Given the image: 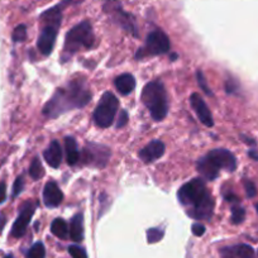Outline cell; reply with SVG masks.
<instances>
[{"label":"cell","mask_w":258,"mask_h":258,"mask_svg":"<svg viewBox=\"0 0 258 258\" xmlns=\"http://www.w3.org/2000/svg\"><path fill=\"white\" fill-rule=\"evenodd\" d=\"M91 100V93L84 80H72L66 89H57L43 108V114L56 118L75 108H82Z\"/></svg>","instance_id":"obj_1"},{"label":"cell","mask_w":258,"mask_h":258,"mask_svg":"<svg viewBox=\"0 0 258 258\" xmlns=\"http://www.w3.org/2000/svg\"><path fill=\"white\" fill-rule=\"evenodd\" d=\"M179 200L189 208L188 214L197 220H210L214 211V199L201 179H194L180 188Z\"/></svg>","instance_id":"obj_2"},{"label":"cell","mask_w":258,"mask_h":258,"mask_svg":"<svg viewBox=\"0 0 258 258\" xmlns=\"http://www.w3.org/2000/svg\"><path fill=\"white\" fill-rule=\"evenodd\" d=\"M141 99L155 121H162L168 113L167 94L164 86L160 81H152L147 84L142 90Z\"/></svg>","instance_id":"obj_3"},{"label":"cell","mask_w":258,"mask_h":258,"mask_svg":"<svg viewBox=\"0 0 258 258\" xmlns=\"http://www.w3.org/2000/svg\"><path fill=\"white\" fill-rule=\"evenodd\" d=\"M94 42L95 37L90 22L84 21L73 27L72 30L66 34L64 51L67 55H72V53L77 52L80 48L89 50L94 46Z\"/></svg>","instance_id":"obj_4"},{"label":"cell","mask_w":258,"mask_h":258,"mask_svg":"<svg viewBox=\"0 0 258 258\" xmlns=\"http://www.w3.org/2000/svg\"><path fill=\"white\" fill-rule=\"evenodd\" d=\"M119 109V100L112 93H105L94 110V121L100 128H108L113 124Z\"/></svg>","instance_id":"obj_5"},{"label":"cell","mask_w":258,"mask_h":258,"mask_svg":"<svg viewBox=\"0 0 258 258\" xmlns=\"http://www.w3.org/2000/svg\"><path fill=\"white\" fill-rule=\"evenodd\" d=\"M170 51V39L162 31H153L147 35L146 43L138 51L135 59L142 60L146 56H157Z\"/></svg>","instance_id":"obj_6"},{"label":"cell","mask_w":258,"mask_h":258,"mask_svg":"<svg viewBox=\"0 0 258 258\" xmlns=\"http://www.w3.org/2000/svg\"><path fill=\"white\" fill-rule=\"evenodd\" d=\"M104 12L110 15L113 21L119 24L123 30L137 37V28H135V23L133 21L132 15L124 12L119 0H106L104 4Z\"/></svg>","instance_id":"obj_7"},{"label":"cell","mask_w":258,"mask_h":258,"mask_svg":"<svg viewBox=\"0 0 258 258\" xmlns=\"http://www.w3.org/2000/svg\"><path fill=\"white\" fill-rule=\"evenodd\" d=\"M110 157V151L108 147L101 144L89 143L84 147L82 153L80 155V161L84 164H90L95 167H104L108 163Z\"/></svg>","instance_id":"obj_8"},{"label":"cell","mask_w":258,"mask_h":258,"mask_svg":"<svg viewBox=\"0 0 258 258\" xmlns=\"http://www.w3.org/2000/svg\"><path fill=\"white\" fill-rule=\"evenodd\" d=\"M205 159L217 171L224 168V170L232 172L237 168V160H235L234 155L224 148H215V150L210 151L205 156Z\"/></svg>","instance_id":"obj_9"},{"label":"cell","mask_w":258,"mask_h":258,"mask_svg":"<svg viewBox=\"0 0 258 258\" xmlns=\"http://www.w3.org/2000/svg\"><path fill=\"white\" fill-rule=\"evenodd\" d=\"M35 206L37 205L33 204V202H26V204L22 206L21 213H19L17 220H15L14 224H13V228H12L13 237L15 238L23 237L27 228H28V224L31 223V219H32L33 214H34Z\"/></svg>","instance_id":"obj_10"},{"label":"cell","mask_w":258,"mask_h":258,"mask_svg":"<svg viewBox=\"0 0 258 258\" xmlns=\"http://www.w3.org/2000/svg\"><path fill=\"white\" fill-rule=\"evenodd\" d=\"M57 32H59V28L53 26H44L43 30H42L41 34H39L38 42H37V46H38V50L42 55L44 56H48L53 50V46L56 43V37Z\"/></svg>","instance_id":"obj_11"},{"label":"cell","mask_w":258,"mask_h":258,"mask_svg":"<svg viewBox=\"0 0 258 258\" xmlns=\"http://www.w3.org/2000/svg\"><path fill=\"white\" fill-rule=\"evenodd\" d=\"M190 103L193 109L195 110V113H196L197 118H199L200 122L204 126L209 127V128L214 126V121H213V115H211L210 109L208 108L206 103L202 100V97L199 94L194 93L190 97Z\"/></svg>","instance_id":"obj_12"},{"label":"cell","mask_w":258,"mask_h":258,"mask_svg":"<svg viewBox=\"0 0 258 258\" xmlns=\"http://www.w3.org/2000/svg\"><path fill=\"white\" fill-rule=\"evenodd\" d=\"M64 200V194L55 181H48L43 189V201L48 208H56Z\"/></svg>","instance_id":"obj_13"},{"label":"cell","mask_w":258,"mask_h":258,"mask_svg":"<svg viewBox=\"0 0 258 258\" xmlns=\"http://www.w3.org/2000/svg\"><path fill=\"white\" fill-rule=\"evenodd\" d=\"M164 153V144L159 139L151 142L150 144H147L143 150L139 151V159L146 163H151V162L156 161V160L161 159Z\"/></svg>","instance_id":"obj_14"},{"label":"cell","mask_w":258,"mask_h":258,"mask_svg":"<svg viewBox=\"0 0 258 258\" xmlns=\"http://www.w3.org/2000/svg\"><path fill=\"white\" fill-rule=\"evenodd\" d=\"M222 258H256L255 251L248 244H235L220 250Z\"/></svg>","instance_id":"obj_15"},{"label":"cell","mask_w":258,"mask_h":258,"mask_svg":"<svg viewBox=\"0 0 258 258\" xmlns=\"http://www.w3.org/2000/svg\"><path fill=\"white\" fill-rule=\"evenodd\" d=\"M44 160L50 164L51 167L57 168L62 162V148L60 146L59 141H52L48 146V148L43 153Z\"/></svg>","instance_id":"obj_16"},{"label":"cell","mask_w":258,"mask_h":258,"mask_svg":"<svg viewBox=\"0 0 258 258\" xmlns=\"http://www.w3.org/2000/svg\"><path fill=\"white\" fill-rule=\"evenodd\" d=\"M115 88L121 94L127 95L129 93H132L135 88V79L130 75V73H123L115 79Z\"/></svg>","instance_id":"obj_17"},{"label":"cell","mask_w":258,"mask_h":258,"mask_svg":"<svg viewBox=\"0 0 258 258\" xmlns=\"http://www.w3.org/2000/svg\"><path fill=\"white\" fill-rule=\"evenodd\" d=\"M64 152H66V161L71 166L76 164L80 161L79 148H77L76 141L72 137L64 138Z\"/></svg>","instance_id":"obj_18"},{"label":"cell","mask_w":258,"mask_h":258,"mask_svg":"<svg viewBox=\"0 0 258 258\" xmlns=\"http://www.w3.org/2000/svg\"><path fill=\"white\" fill-rule=\"evenodd\" d=\"M70 237L73 242H81L84 238V217L82 214H76L70 223Z\"/></svg>","instance_id":"obj_19"},{"label":"cell","mask_w":258,"mask_h":258,"mask_svg":"<svg viewBox=\"0 0 258 258\" xmlns=\"http://www.w3.org/2000/svg\"><path fill=\"white\" fill-rule=\"evenodd\" d=\"M196 168L206 180L217 179L218 173H219V171H217L215 168H213V166L209 163L208 160H206L205 157H202V159H200L199 161L196 162Z\"/></svg>","instance_id":"obj_20"},{"label":"cell","mask_w":258,"mask_h":258,"mask_svg":"<svg viewBox=\"0 0 258 258\" xmlns=\"http://www.w3.org/2000/svg\"><path fill=\"white\" fill-rule=\"evenodd\" d=\"M51 230L56 237L61 238V239H66L68 237V226L61 218H57L51 224Z\"/></svg>","instance_id":"obj_21"},{"label":"cell","mask_w":258,"mask_h":258,"mask_svg":"<svg viewBox=\"0 0 258 258\" xmlns=\"http://www.w3.org/2000/svg\"><path fill=\"white\" fill-rule=\"evenodd\" d=\"M30 175L33 180H39L44 175V170L38 159H34L30 166Z\"/></svg>","instance_id":"obj_22"},{"label":"cell","mask_w":258,"mask_h":258,"mask_svg":"<svg viewBox=\"0 0 258 258\" xmlns=\"http://www.w3.org/2000/svg\"><path fill=\"white\" fill-rule=\"evenodd\" d=\"M46 257V250L43 243L37 242L31 247V250L27 253V258H44Z\"/></svg>","instance_id":"obj_23"},{"label":"cell","mask_w":258,"mask_h":258,"mask_svg":"<svg viewBox=\"0 0 258 258\" xmlns=\"http://www.w3.org/2000/svg\"><path fill=\"white\" fill-rule=\"evenodd\" d=\"M163 237V230L160 228H152L148 229V232H147V241L148 243H157L160 242Z\"/></svg>","instance_id":"obj_24"},{"label":"cell","mask_w":258,"mask_h":258,"mask_svg":"<svg viewBox=\"0 0 258 258\" xmlns=\"http://www.w3.org/2000/svg\"><path fill=\"white\" fill-rule=\"evenodd\" d=\"M246 218V210L242 206H233L232 209V222L233 224H241Z\"/></svg>","instance_id":"obj_25"},{"label":"cell","mask_w":258,"mask_h":258,"mask_svg":"<svg viewBox=\"0 0 258 258\" xmlns=\"http://www.w3.org/2000/svg\"><path fill=\"white\" fill-rule=\"evenodd\" d=\"M27 38V28L24 24L18 26L13 32V41L14 42H23Z\"/></svg>","instance_id":"obj_26"},{"label":"cell","mask_w":258,"mask_h":258,"mask_svg":"<svg viewBox=\"0 0 258 258\" xmlns=\"http://www.w3.org/2000/svg\"><path fill=\"white\" fill-rule=\"evenodd\" d=\"M68 253L72 258H88L86 251L80 246H70L68 247Z\"/></svg>","instance_id":"obj_27"},{"label":"cell","mask_w":258,"mask_h":258,"mask_svg":"<svg viewBox=\"0 0 258 258\" xmlns=\"http://www.w3.org/2000/svg\"><path fill=\"white\" fill-rule=\"evenodd\" d=\"M23 188H24L23 176L17 177V180H15V182H14V185H13V196L17 197L18 195L22 193Z\"/></svg>","instance_id":"obj_28"},{"label":"cell","mask_w":258,"mask_h":258,"mask_svg":"<svg viewBox=\"0 0 258 258\" xmlns=\"http://www.w3.org/2000/svg\"><path fill=\"white\" fill-rule=\"evenodd\" d=\"M244 188H246V193L248 197H253L257 195V189H256V185L252 181H250V180L244 181Z\"/></svg>","instance_id":"obj_29"},{"label":"cell","mask_w":258,"mask_h":258,"mask_svg":"<svg viewBox=\"0 0 258 258\" xmlns=\"http://www.w3.org/2000/svg\"><path fill=\"white\" fill-rule=\"evenodd\" d=\"M196 77H197V82H199L200 88H201L202 90L205 91V93H206V94H208V95H211V91L209 90V86H208V84H206L205 77H204V75H202L201 71H197V72H196Z\"/></svg>","instance_id":"obj_30"},{"label":"cell","mask_w":258,"mask_h":258,"mask_svg":"<svg viewBox=\"0 0 258 258\" xmlns=\"http://www.w3.org/2000/svg\"><path fill=\"white\" fill-rule=\"evenodd\" d=\"M128 119H129L128 113H127L126 110H122V112L119 113V119H118V122H117V128L119 129V128H122V127L126 126V124L128 123Z\"/></svg>","instance_id":"obj_31"},{"label":"cell","mask_w":258,"mask_h":258,"mask_svg":"<svg viewBox=\"0 0 258 258\" xmlns=\"http://www.w3.org/2000/svg\"><path fill=\"white\" fill-rule=\"evenodd\" d=\"M193 233L194 235H196V237H201V235L205 233V226L200 223H195L193 226Z\"/></svg>","instance_id":"obj_32"},{"label":"cell","mask_w":258,"mask_h":258,"mask_svg":"<svg viewBox=\"0 0 258 258\" xmlns=\"http://www.w3.org/2000/svg\"><path fill=\"white\" fill-rule=\"evenodd\" d=\"M226 93H234L235 90L238 89V84H234V80L229 79L226 84Z\"/></svg>","instance_id":"obj_33"},{"label":"cell","mask_w":258,"mask_h":258,"mask_svg":"<svg viewBox=\"0 0 258 258\" xmlns=\"http://www.w3.org/2000/svg\"><path fill=\"white\" fill-rule=\"evenodd\" d=\"M6 199V185L5 182H0V204Z\"/></svg>","instance_id":"obj_34"},{"label":"cell","mask_w":258,"mask_h":258,"mask_svg":"<svg viewBox=\"0 0 258 258\" xmlns=\"http://www.w3.org/2000/svg\"><path fill=\"white\" fill-rule=\"evenodd\" d=\"M5 223H6V218H5V215H0V233L3 232V229H4V226H5Z\"/></svg>","instance_id":"obj_35"},{"label":"cell","mask_w":258,"mask_h":258,"mask_svg":"<svg viewBox=\"0 0 258 258\" xmlns=\"http://www.w3.org/2000/svg\"><path fill=\"white\" fill-rule=\"evenodd\" d=\"M248 155H250L251 159H253L255 161H258V152L256 150H251L250 152H248Z\"/></svg>","instance_id":"obj_36"},{"label":"cell","mask_w":258,"mask_h":258,"mask_svg":"<svg viewBox=\"0 0 258 258\" xmlns=\"http://www.w3.org/2000/svg\"><path fill=\"white\" fill-rule=\"evenodd\" d=\"M226 199L228 200V201L238 202V197L235 196V195H233V194H229V195H226Z\"/></svg>","instance_id":"obj_37"},{"label":"cell","mask_w":258,"mask_h":258,"mask_svg":"<svg viewBox=\"0 0 258 258\" xmlns=\"http://www.w3.org/2000/svg\"><path fill=\"white\" fill-rule=\"evenodd\" d=\"M177 59V55H176V53H173V55H172V61H175V60H176Z\"/></svg>","instance_id":"obj_38"},{"label":"cell","mask_w":258,"mask_h":258,"mask_svg":"<svg viewBox=\"0 0 258 258\" xmlns=\"http://www.w3.org/2000/svg\"><path fill=\"white\" fill-rule=\"evenodd\" d=\"M4 258H14V257H13L12 255H8V256H5V257H4Z\"/></svg>","instance_id":"obj_39"},{"label":"cell","mask_w":258,"mask_h":258,"mask_svg":"<svg viewBox=\"0 0 258 258\" xmlns=\"http://www.w3.org/2000/svg\"><path fill=\"white\" fill-rule=\"evenodd\" d=\"M256 210L258 211V202H257V204H256Z\"/></svg>","instance_id":"obj_40"}]
</instances>
